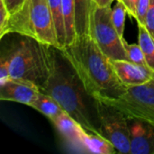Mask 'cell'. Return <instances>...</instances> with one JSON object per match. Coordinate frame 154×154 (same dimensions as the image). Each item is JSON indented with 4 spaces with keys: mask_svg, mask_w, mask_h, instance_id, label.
Wrapping results in <instances>:
<instances>
[{
    "mask_svg": "<svg viewBox=\"0 0 154 154\" xmlns=\"http://www.w3.org/2000/svg\"><path fill=\"white\" fill-rule=\"evenodd\" d=\"M124 5H125L127 9V13L129 15L136 19L137 13H136V8H137V2L138 0H121Z\"/></svg>",
    "mask_w": 154,
    "mask_h": 154,
    "instance_id": "d4e9b609",
    "label": "cell"
},
{
    "mask_svg": "<svg viewBox=\"0 0 154 154\" xmlns=\"http://www.w3.org/2000/svg\"><path fill=\"white\" fill-rule=\"evenodd\" d=\"M23 37L6 51L10 61V79L31 81L41 89L49 75L50 45L30 37Z\"/></svg>",
    "mask_w": 154,
    "mask_h": 154,
    "instance_id": "277c9868",
    "label": "cell"
},
{
    "mask_svg": "<svg viewBox=\"0 0 154 154\" xmlns=\"http://www.w3.org/2000/svg\"><path fill=\"white\" fill-rule=\"evenodd\" d=\"M98 100L116 107L129 120L154 125V77L145 84L127 88L119 97Z\"/></svg>",
    "mask_w": 154,
    "mask_h": 154,
    "instance_id": "5b68a950",
    "label": "cell"
},
{
    "mask_svg": "<svg viewBox=\"0 0 154 154\" xmlns=\"http://www.w3.org/2000/svg\"><path fill=\"white\" fill-rule=\"evenodd\" d=\"M2 1L4 2L10 14L19 10L23 5V3L25 2V0H2Z\"/></svg>",
    "mask_w": 154,
    "mask_h": 154,
    "instance_id": "cb8c5ba5",
    "label": "cell"
},
{
    "mask_svg": "<svg viewBox=\"0 0 154 154\" xmlns=\"http://www.w3.org/2000/svg\"><path fill=\"white\" fill-rule=\"evenodd\" d=\"M138 43L143 52L148 67L154 71V38L144 25L138 24Z\"/></svg>",
    "mask_w": 154,
    "mask_h": 154,
    "instance_id": "2e32d148",
    "label": "cell"
},
{
    "mask_svg": "<svg viewBox=\"0 0 154 154\" xmlns=\"http://www.w3.org/2000/svg\"><path fill=\"white\" fill-rule=\"evenodd\" d=\"M48 1L53 14L58 41L61 50L66 45V28H65V21H64V14H63L62 0H48Z\"/></svg>",
    "mask_w": 154,
    "mask_h": 154,
    "instance_id": "9a60e30c",
    "label": "cell"
},
{
    "mask_svg": "<svg viewBox=\"0 0 154 154\" xmlns=\"http://www.w3.org/2000/svg\"><path fill=\"white\" fill-rule=\"evenodd\" d=\"M7 33L30 37L41 43L60 49L48 0H25L19 10L10 14L5 30Z\"/></svg>",
    "mask_w": 154,
    "mask_h": 154,
    "instance_id": "3957f363",
    "label": "cell"
},
{
    "mask_svg": "<svg viewBox=\"0 0 154 154\" xmlns=\"http://www.w3.org/2000/svg\"><path fill=\"white\" fill-rule=\"evenodd\" d=\"M124 45H125V51L127 53L128 60H130L131 62L135 63L137 65H141V66L149 68L139 43L138 44L128 43L125 41V39H124Z\"/></svg>",
    "mask_w": 154,
    "mask_h": 154,
    "instance_id": "d6986e66",
    "label": "cell"
},
{
    "mask_svg": "<svg viewBox=\"0 0 154 154\" xmlns=\"http://www.w3.org/2000/svg\"><path fill=\"white\" fill-rule=\"evenodd\" d=\"M10 18V13L5 7L4 2L0 0V38L5 35V30Z\"/></svg>",
    "mask_w": 154,
    "mask_h": 154,
    "instance_id": "7402d4cb",
    "label": "cell"
},
{
    "mask_svg": "<svg viewBox=\"0 0 154 154\" xmlns=\"http://www.w3.org/2000/svg\"><path fill=\"white\" fill-rule=\"evenodd\" d=\"M112 10L111 5L99 6L95 4L90 35L103 53L110 60H128L124 45L125 38L119 35L113 23Z\"/></svg>",
    "mask_w": 154,
    "mask_h": 154,
    "instance_id": "8992f818",
    "label": "cell"
},
{
    "mask_svg": "<svg viewBox=\"0 0 154 154\" xmlns=\"http://www.w3.org/2000/svg\"><path fill=\"white\" fill-rule=\"evenodd\" d=\"M82 152L88 153L113 154L117 151L115 146L102 135L85 131L82 136Z\"/></svg>",
    "mask_w": 154,
    "mask_h": 154,
    "instance_id": "4fadbf2b",
    "label": "cell"
},
{
    "mask_svg": "<svg viewBox=\"0 0 154 154\" xmlns=\"http://www.w3.org/2000/svg\"><path fill=\"white\" fill-rule=\"evenodd\" d=\"M40 91V88L31 81L9 79L0 84V100L16 102L32 107Z\"/></svg>",
    "mask_w": 154,
    "mask_h": 154,
    "instance_id": "ba28073f",
    "label": "cell"
},
{
    "mask_svg": "<svg viewBox=\"0 0 154 154\" xmlns=\"http://www.w3.org/2000/svg\"><path fill=\"white\" fill-rule=\"evenodd\" d=\"M63 14L66 28V45L70 44L76 39L75 31V1L74 0H62Z\"/></svg>",
    "mask_w": 154,
    "mask_h": 154,
    "instance_id": "e0dca14e",
    "label": "cell"
},
{
    "mask_svg": "<svg viewBox=\"0 0 154 154\" xmlns=\"http://www.w3.org/2000/svg\"><path fill=\"white\" fill-rule=\"evenodd\" d=\"M75 1V31L77 36L90 34L91 21L95 6L93 0Z\"/></svg>",
    "mask_w": 154,
    "mask_h": 154,
    "instance_id": "7c38bea8",
    "label": "cell"
},
{
    "mask_svg": "<svg viewBox=\"0 0 154 154\" xmlns=\"http://www.w3.org/2000/svg\"><path fill=\"white\" fill-rule=\"evenodd\" d=\"M93 1H94V3L97 5H99V6H108V5H111L112 3L115 0H93Z\"/></svg>",
    "mask_w": 154,
    "mask_h": 154,
    "instance_id": "484cf974",
    "label": "cell"
},
{
    "mask_svg": "<svg viewBox=\"0 0 154 154\" xmlns=\"http://www.w3.org/2000/svg\"><path fill=\"white\" fill-rule=\"evenodd\" d=\"M61 51L91 97L116 98L127 90L117 77L109 58L103 53L90 34L77 36Z\"/></svg>",
    "mask_w": 154,
    "mask_h": 154,
    "instance_id": "7a4b0ae2",
    "label": "cell"
},
{
    "mask_svg": "<svg viewBox=\"0 0 154 154\" xmlns=\"http://www.w3.org/2000/svg\"><path fill=\"white\" fill-rule=\"evenodd\" d=\"M110 61L117 77L126 88L145 84L154 77V71L150 68L137 65L130 60H110Z\"/></svg>",
    "mask_w": 154,
    "mask_h": 154,
    "instance_id": "9c48e42d",
    "label": "cell"
},
{
    "mask_svg": "<svg viewBox=\"0 0 154 154\" xmlns=\"http://www.w3.org/2000/svg\"><path fill=\"white\" fill-rule=\"evenodd\" d=\"M32 107L48 117L51 122L65 112L61 106L53 97L41 91Z\"/></svg>",
    "mask_w": 154,
    "mask_h": 154,
    "instance_id": "5bb4252c",
    "label": "cell"
},
{
    "mask_svg": "<svg viewBox=\"0 0 154 154\" xmlns=\"http://www.w3.org/2000/svg\"><path fill=\"white\" fill-rule=\"evenodd\" d=\"M127 9L124 3L121 0H116V4L112 10V20L113 23L122 38L124 37L125 32V16H126Z\"/></svg>",
    "mask_w": 154,
    "mask_h": 154,
    "instance_id": "ac0fdd59",
    "label": "cell"
},
{
    "mask_svg": "<svg viewBox=\"0 0 154 154\" xmlns=\"http://www.w3.org/2000/svg\"><path fill=\"white\" fill-rule=\"evenodd\" d=\"M131 122V154H154V125L137 120Z\"/></svg>",
    "mask_w": 154,
    "mask_h": 154,
    "instance_id": "30bf717a",
    "label": "cell"
},
{
    "mask_svg": "<svg viewBox=\"0 0 154 154\" xmlns=\"http://www.w3.org/2000/svg\"><path fill=\"white\" fill-rule=\"evenodd\" d=\"M10 79V61L8 55L3 54L0 59V84Z\"/></svg>",
    "mask_w": 154,
    "mask_h": 154,
    "instance_id": "44dd1931",
    "label": "cell"
},
{
    "mask_svg": "<svg viewBox=\"0 0 154 154\" xmlns=\"http://www.w3.org/2000/svg\"><path fill=\"white\" fill-rule=\"evenodd\" d=\"M95 100L100 135L108 140L118 152L131 154L130 120L116 107Z\"/></svg>",
    "mask_w": 154,
    "mask_h": 154,
    "instance_id": "52a82bcc",
    "label": "cell"
},
{
    "mask_svg": "<svg viewBox=\"0 0 154 154\" xmlns=\"http://www.w3.org/2000/svg\"><path fill=\"white\" fill-rule=\"evenodd\" d=\"M151 4V0H138L137 2V8H136V22L137 24H142L145 26V17L147 11L149 9Z\"/></svg>",
    "mask_w": 154,
    "mask_h": 154,
    "instance_id": "ffe728a7",
    "label": "cell"
},
{
    "mask_svg": "<svg viewBox=\"0 0 154 154\" xmlns=\"http://www.w3.org/2000/svg\"><path fill=\"white\" fill-rule=\"evenodd\" d=\"M145 27L154 38V0H151V4L146 14Z\"/></svg>",
    "mask_w": 154,
    "mask_h": 154,
    "instance_id": "603a6c76",
    "label": "cell"
},
{
    "mask_svg": "<svg viewBox=\"0 0 154 154\" xmlns=\"http://www.w3.org/2000/svg\"><path fill=\"white\" fill-rule=\"evenodd\" d=\"M49 75L41 92L53 97L88 133L99 134L95 98L91 97L60 49L49 46Z\"/></svg>",
    "mask_w": 154,
    "mask_h": 154,
    "instance_id": "6da1fadb",
    "label": "cell"
},
{
    "mask_svg": "<svg viewBox=\"0 0 154 154\" xmlns=\"http://www.w3.org/2000/svg\"><path fill=\"white\" fill-rule=\"evenodd\" d=\"M52 123L68 143L82 152V136L86 130L73 117L64 112Z\"/></svg>",
    "mask_w": 154,
    "mask_h": 154,
    "instance_id": "8fae6325",
    "label": "cell"
}]
</instances>
